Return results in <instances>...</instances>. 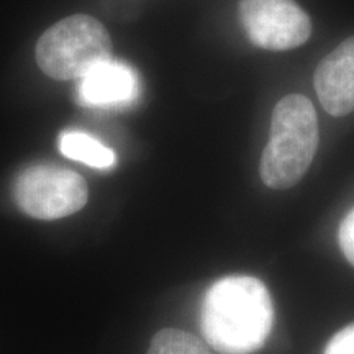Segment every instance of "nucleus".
I'll return each instance as SVG.
<instances>
[{
	"instance_id": "nucleus-1",
	"label": "nucleus",
	"mask_w": 354,
	"mask_h": 354,
	"mask_svg": "<svg viewBox=\"0 0 354 354\" xmlns=\"http://www.w3.org/2000/svg\"><path fill=\"white\" fill-rule=\"evenodd\" d=\"M269 290L253 276H228L209 287L201 308L205 339L221 354H251L264 346L272 330Z\"/></svg>"
},
{
	"instance_id": "nucleus-6",
	"label": "nucleus",
	"mask_w": 354,
	"mask_h": 354,
	"mask_svg": "<svg viewBox=\"0 0 354 354\" xmlns=\"http://www.w3.org/2000/svg\"><path fill=\"white\" fill-rule=\"evenodd\" d=\"M141 82L136 71L123 61H102L77 82V100L84 107L120 109L140 99Z\"/></svg>"
},
{
	"instance_id": "nucleus-9",
	"label": "nucleus",
	"mask_w": 354,
	"mask_h": 354,
	"mask_svg": "<svg viewBox=\"0 0 354 354\" xmlns=\"http://www.w3.org/2000/svg\"><path fill=\"white\" fill-rule=\"evenodd\" d=\"M148 354H212L207 344L187 331L165 328L153 336Z\"/></svg>"
},
{
	"instance_id": "nucleus-7",
	"label": "nucleus",
	"mask_w": 354,
	"mask_h": 354,
	"mask_svg": "<svg viewBox=\"0 0 354 354\" xmlns=\"http://www.w3.org/2000/svg\"><path fill=\"white\" fill-rule=\"evenodd\" d=\"M313 84L322 107L331 117L354 112V37L323 57Z\"/></svg>"
},
{
	"instance_id": "nucleus-11",
	"label": "nucleus",
	"mask_w": 354,
	"mask_h": 354,
	"mask_svg": "<svg viewBox=\"0 0 354 354\" xmlns=\"http://www.w3.org/2000/svg\"><path fill=\"white\" fill-rule=\"evenodd\" d=\"M325 354H354V325L339 330L330 339Z\"/></svg>"
},
{
	"instance_id": "nucleus-8",
	"label": "nucleus",
	"mask_w": 354,
	"mask_h": 354,
	"mask_svg": "<svg viewBox=\"0 0 354 354\" xmlns=\"http://www.w3.org/2000/svg\"><path fill=\"white\" fill-rule=\"evenodd\" d=\"M59 151L74 161L95 167V169H110L117 162V156L109 146L100 143L88 133L79 130L63 131L59 136Z\"/></svg>"
},
{
	"instance_id": "nucleus-10",
	"label": "nucleus",
	"mask_w": 354,
	"mask_h": 354,
	"mask_svg": "<svg viewBox=\"0 0 354 354\" xmlns=\"http://www.w3.org/2000/svg\"><path fill=\"white\" fill-rule=\"evenodd\" d=\"M338 241L344 258L349 261V264L354 266V209L344 216L339 225Z\"/></svg>"
},
{
	"instance_id": "nucleus-3",
	"label": "nucleus",
	"mask_w": 354,
	"mask_h": 354,
	"mask_svg": "<svg viewBox=\"0 0 354 354\" xmlns=\"http://www.w3.org/2000/svg\"><path fill=\"white\" fill-rule=\"evenodd\" d=\"M112 57V39L105 26L88 15H73L57 21L37 44L38 66L56 81L82 76Z\"/></svg>"
},
{
	"instance_id": "nucleus-2",
	"label": "nucleus",
	"mask_w": 354,
	"mask_h": 354,
	"mask_svg": "<svg viewBox=\"0 0 354 354\" xmlns=\"http://www.w3.org/2000/svg\"><path fill=\"white\" fill-rule=\"evenodd\" d=\"M318 148V118L302 94H289L276 104L269 141L261 156L259 174L269 189L294 187L307 174Z\"/></svg>"
},
{
	"instance_id": "nucleus-4",
	"label": "nucleus",
	"mask_w": 354,
	"mask_h": 354,
	"mask_svg": "<svg viewBox=\"0 0 354 354\" xmlns=\"http://www.w3.org/2000/svg\"><path fill=\"white\" fill-rule=\"evenodd\" d=\"M87 198L84 177L55 165L26 167L13 184L17 207L38 220H57L76 214L86 205Z\"/></svg>"
},
{
	"instance_id": "nucleus-5",
	"label": "nucleus",
	"mask_w": 354,
	"mask_h": 354,
	"mask_svg": "<svg viewBox=\"0 0 354 354\" xmlns=\"http://www.w3.org/2000/svg\"><path fill=\"white\" fill-rule=\"evenodd\" d=\"M240 19L250 41L269 51L294 50L312 35V20L295 0H241Z\"/></svg>"
}]
</instances>
